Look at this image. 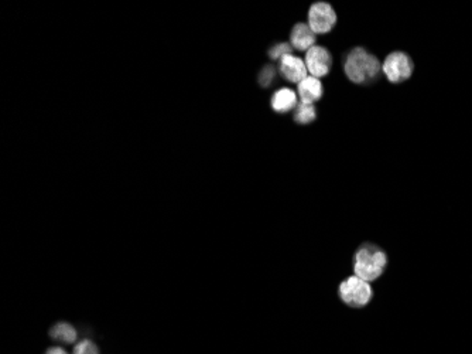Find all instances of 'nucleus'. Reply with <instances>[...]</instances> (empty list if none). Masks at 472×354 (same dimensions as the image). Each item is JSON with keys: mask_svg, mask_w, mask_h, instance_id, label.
I'll list each match as a JSON object with an SVG mask.
<instances>
[{"mask_svg": "<svg viewBox=\"0 0 472 354\" xmlns=\"http://www.w3.org/2000/svg\"><path fill=\"white\" fill-rule=\"evenodd\" d=\"M345 74L355 84H369L379 76L381 61L365 49H353L345 60Z\"/></svg>", "mask_w": 472, "mask_h": 354, "instance_id": "obj_1", "label": "nucleus"}, {"mask_svg": "<svg viewBox=\"0 0 472 354\" xmlns=\"http://www.w3.org/2000/svg\"><path fill=\"white\" fill-rule=\"evenodd\" d=\"M317 118V111L315 106L310 103H301L297 105V108L295 111V121L300 125H308Z\"/></svg>", "mask_w": 472, "mask_h": 354, "instance_id": "obj_12", "label": "nucleus"}, {"mask_svg": "<svg viewBox=\"0 0 472 354\" xmlns=\"http://www.w3.org/2000/svg\"><path fill=\"white\" fill-rule=\"evenodd\" d=\"M337 23V13L330 3L317 2L310 8L308 26L315 34H325Z\"/></svg>", "mask_w": 472, "mask_h": 354, "instance_id": "obj_5", "label": "nucleus"}, {"mask_svg": "<svg viewBox=\"0 0 472 354\" xmlns=\"http://www.w3.org/2000/svg\"><path fill=\"white\" fill-rule=\"evenodd\" d=\"M279 71L288 83L295 84H300L304 78L308 77L306 62L293 54H287L280 60Z\"/></svg>", "mask_w": 472, "mask_h": 354, "instance_id": "obj_7", "label": "nucleus"}, {"mask_svg": "<svg viewBox=\"0 0 472 354\" xmlns=\"http://www.w3.org/2000/svg\"><path fill=\"white\" fill-rule=\"evenodd\" d=\"M287 54H292V44H287V43H277L273 47H270L268 51V56L273 61L281 60Z\"/></svg>", "mask_w": 472, "mask_h": 354, "instance_id": "obj_14", "label": "nucleus"}, {"mask_svg": "<svg viewBox=\"0 0 472 354\" xmlns=\"http://www.w3.org/2000/svg\"><path fill=\"white\" fill-rule=\"evenodd\" d=\"M387 265V257L385 251L374 244H364L358 248L353 258L355 276L372 282L382 276Z\"/></svg>", "mask_w": 472, "mask_h": 354, "instance_id": "obj_2", "label": "nucleus"}, {"mask_svg": "<svg viewBox=\"0 0 472 354\" xmlns=\"http://www.w3.org/2000/svg\"><path fill=\"white\" fill-rule=\"evenodd\" d=\"M338 294H340L341 301L345 305L355 307V309L365 307L374 296V291L369 285V282L360 279L355 275L341 282Z\"/></svg>", "mask_w": 472, "mask_h": 354, "instance_id": "obj_3", "label": "nucleus"}, {"mask_svg": "<svg viewBox=\"0 0 472 354\" xmlns=\"http://www.w3.org/2000/svg\"><path fill=\"white\" fill-rule=\"evenodd\" d=\"M290 44L299 51H308L315 46V33L308 24L297 23L290 33Z\"/></svg>", "mask_w": 472, "mask_h": 354, "instance_id": "obj_8", "label": "nucleus"}, {"mask_svg": "<svg viewBox=\"0 0 472 354\" xmlns=\"http://www.w3.org/2000/svg\"><path fill=\"white\" fill-rule=\"evenodd\" d=\"M304 62L311 77H315L320 80L321 77H325L330 73L331 65H333V57L326 49L314 46L306 53Z\"/></svg>", "mask_w": 472, "mask_h": 354, "instance_id": "obj_6", "label": "nucleus"}, {"mask_svg": "<svg viewBox=\"0 0 472 354\" xmlns=\"http://www.w3.org/2000/svg\"><path fill=\"white\" fill-rule=\"evenodd\" d=\"M72 354H99V347L92 340H81L74 346Z\"/></svg>", "mask_w": 472, "mask_h": 354, "instance_id": "obj_13", "label": "nucleus"}, {"mask_svg": "<svg viewBox=\"0 0 472 354\" xmlns=\"http://www.w3.org/2000/svg\"><path fill=\"white\" fill-rule=\"evenodd\" d=\"M274 76H276V69L273 65H265L262 69H261V73H259V77H258V81L261 84V87L266 88L269 87L273 80H274Z\"/></svg>", "mask_w": 472, "mask_h": 354, "instance_id": "obj_15", "label": "nucleus"}, {"mask_svg": "<svg viewBox=\"0 0 472 354\" xmlns=\"http://www.w3.org/2000/svg\"><path fill=\"white\" fill-rule=\"evenodd\" d=\"M270 103L274 112L287 114L297 108V94L290 88H281L273 94Z\"/></svg>", "mask_w": 472, "mask_h": 354, "instance_id": "obj_9", "label": "nucleus"}, {"mask_svg": "<svg viewBox=\"0 0 472 354\" xmlns=\"http://www.w3.org/2000/svg\"><path fill=\"white\" fill-rule=\"evenodd\" d=\"M297 85H299V98H300L301 103L314 105V102L321 99V96L324 94L321 81L315 77H311V76L304 78Z\"/></svg>", "mask_w": 472, "mask_h": 354, "instance_id": "obj_10", "label": "nucleus"}, {"mask_svg": "<svg viewBox=\"0 0 472 354\" xmlns=\"http://www.w3.org/2000/svg\"><path fill=\"white\" fill-rule=\"evenodd\" d=\"M50 337L60 344H74L78 339V333L68 322H58L50 329Z\"/></svg>", "mask_w": 472, "mask_h": 354, "instance_id": "obj_11", "label": "nucleus"}, {"mask_svg": "<svg viewBox=\"0 0 472 354\" xmlns=\"http://www.w3.org/2000/svg\"><path fill=\"white\" fill-rule=\"evenodd\" d=\"M46 354H68L62 347H58V346H53V347H50L47 351H46Z\"/></svg>", "mask_w": 472, "mask_h": 354, "instance_id": "obj_16", "label": "nucleus"}, {"mask_svg": "<svg viewBox=\"0 0 472 354\" xmlns=\"http://www.w3.org/2000/svg\"><path fill=\"white\" fill-rule=\"evenodd\" d=\"M382 69L390 83L399 84L412 77L414 71V64L413 60L406 53L394 51L386 57Z\"/></svg>", "mask_w": 472, "mask_h": 354, "instance_id": "obj_4", "label": "nucleus"}]
</instances>
